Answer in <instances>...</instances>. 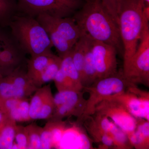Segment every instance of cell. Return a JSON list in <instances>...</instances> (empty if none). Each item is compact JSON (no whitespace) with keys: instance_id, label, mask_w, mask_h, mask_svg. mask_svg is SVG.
Wrapping results in <instances>:
<instances>
[{"instance_id":"83f0119b","label":"cell","mask_w":149,"mask_h":149,"mask_svg":"<svg viewBox=\"0 0 149 149\" xmlns=\"http://www.w3.org/2000/svg\"><path fill=\"white\" fill-rule=\"evenodd\" d=\"M15 141L13 148L27 149L28 145V136L25 126L17 125L15 128Z\"/></svg>"},{"instance_id":"4fadbf2b","label":"cell","mask_w":149,"mask_h":149,"mask_svg":"<svg viewBox=\"0 0 149 149\" xmlns=\"http://www.w3.org/2000/svg\"><path fill=\"white\" fill-rule=\"evenodd\" d=\"M54 96L51 85L37 88L29 102V114L31 120L47 119L52 117L54 110Z\"/></svg>"},{"instance_id":"f546056e","label":"cell","mask_w":149,"mask_h":149,"mask_svg":"<svg viewBox=\"0 0 149 149\" xmlns=\"http://www.w3.org/2000/svg\"><path fill=\"white\" fill-rule=\"evenodd\" d=\"M15 40L8 27H0V54Z\"/></svg>"},{"instance_id":"4dcf8cb0","label":"cell","mask_w":149,"mask_h":149,"mask_svg":"<svg viewBox=\"0 0 149 149\" xmlns=\"http://www.w3.org/2000/svg\"><path fill=\"white\" fill-rule=\"evenodd\" d=\"M144 6H149V0H142Z\"/></svg>"},{"instance_id":"d4e9b609","label":"cell","mask_w":149,"mask_h":149,"mask_svg":"<svg viewBox=\"0 0 149 149\" xmlns=\"http://www.w3.org/2000/svg\"><path fill=\"white\" fill-rule=\"evenodd\" d=\"M28 136V149H41V133L42 127L35 123L25 126Z\"/></svg>"},{"instance_id":"9a60e30c","label":"cell","mask_w":149,"mask_h":149,"mask_svg":"<svg viewBox=\"0 0 149 149\" xmlns=\"http://www.w3.org/2000/svg\"><path fill=\"white\" fill-rule=\"evenodd\" d=\"M29 102L28 98L0 97V111L4 115L16 122L31 121L29 114Z\"/></svg>"},{"instance_id":"3957f363","label":"cell","mask_w":149,"mask_h":149,"mask_svg":"<svg viewBox=\"0 0 149 149\" xmlns=\"http://www.w3.org/2000/svg\"><path fill=\"white\" fill-rule=\"evenodd\" d=\"M8 27L20 47L31 57L52 52L49 37L36 17L17 13Z\"/></svg>"},{"instance_id":"603a6c76","label":"cell","mask_w":149,"mask_h":149,"mask_svg":"<svg viewBox=\"0 0 149 149\" xmlns=\"http://www.w3.org/2000/svg\"><path fill=\"white\" fill-rule=\"evenodd\" d=\"M61 59V69L66 77L76 86L78 91H83V87L81 83L80 75L72 61L71 51Z\"/></svg>"},{"instance_id":"e0dca14e","label":"cell","mask_w":149,"mask_h":149,"mask_svg":"<svg viewBox=\"0 0 149 149\" xmlns=\"http://www.w3.org/2000/svg\"><path fill=\"white\" fill-rule=\"evenodd\" d=\"M26 54L15 40L0 54V70L7 74L22 66L27 61Z\"/></svg>"},{"instance_id":"484cf974","label":"cell","mask_w":149,"mask_h":149,"mask_svg":"<svg viewBox=\"0 0 149 149\" xmlns=\"http://www.w3.org/2000/svg\"><path fill=\"white\" fill-rule=\"evenodd\" d=\"M62 59L58 56L55 58L48 65L40 78L39 88L50 81L53 80L61 66Z\"/></svg>"},{"instance_id":"9c48e42d","label":"cell","mask_w":149,"mask_h":149,"mask_svg":"<svg viewBox=\"0 0 149 149\" xmlns=\"http://www.w3.org/2000/svg\"><path fill=\"white\" fill-rule=\"evenodd\" d=\"M84 91H68L58 92L54 97L55 108L50 119L63 120L74 116L79 119L86 106L87 100L84 97Z\"/></svg>"},{"instance_id":"1f68e13d","label":"cell","mask_w":149,"mask_h":149,"mask_svg":"<svg viewBox=\"0 0 149 149\" xmlns=\"http://www.w3.org/2000/svg\"><path fill=\"white\" fill-rule=\"evenodd\" d=\"M4 115L0 111V123L2 120L3 118Z\"/></svg>"},{"instance_id":"2e32d148","label":"cell","mask_w":149,"mask_h":149,"mask_svg":"<svg viewBox=\"0 0 149 149\" xmlns=\"http://www.w3.org/2000/svg\"><path fill=\"white\" fill-rule=\"evenodd\" d=\"M66 128V122L63 120L49 119L41 133V149L58 147Z\"/></svg>"},{"instance_id":"ba28073f","label":"cell","mask_w":149,"mask_h":149,"mask_svg":"<svg viewBox=\"0 0 149 149\" xmlns=\"http://www.w3.org/2000/svg\"><path fill=\"white\" fill-rule=\"evenodd\" d=\"M37 88L22 66L0 77V97L2 98H28Z\"/></svg>"},{"instance_id":"d6a6232c","label":"cell","mask_w":149,"mask_h":149,"mask_svg":"<svg viewBox=\"0 0 149 149\" xmlns=\"http://www.w3.org/2000/svg\"><path fill=\"white\" fill-rule=\"evenodd\" d=\"M3 73L2 72H1V71L0 70V77H1L3 75H4Z\"/></svg>"},{"instance_id":"ffe728a7","label":"cell","mask_w":149,"mask_h":149,"mask_svg":"<svg viewBox=\"0 0 149 149\" xmlns=\"http://www.w3.org/2000/svg\"><path fill=\"white\" fill-rule=\"evenodd\" d=\"M128 137L133 148L149 149V121L143 118H137L136 129Z\"/></svg>"},{"instance_id":"4316f807","label":"cell","mask_w":149,"mask_h":149,"mask_svg":"<svg viewBox=\"0 0 149 149\" xmlns=\"http://www.w3.org/2000/svg\"><path fill=\"white\" fill-rule=\"evenodd\" d=\"M53 80L58 92L68 91H79L71 80L66 77L61 68Z\"/></svg>"},{"instance_id":"6da1fadb","label":"cell","mask_w":149,"mask_h":149,"mask_svg":"<svg viewBox=\"0 0 149 149\" xmlns=\"http://www.w3.org/2000/svg\"><path fill=\"white\" fill-rule=\"evenodd\" d=\"M72 17L81 34L123 52L118 24L103 5L101 0H85Z\"/></svg>"},{"instance_id":"7402d4cb","label":"cell","mask_w":149,"mask_h":149,"mask_svg":"<svg viewBox=\"0 0 149 149\" xmlns=\"http://www.w3.org/2000/svg\"><path fill=\"white\" fill-rule=\"evenodd\" d=\"M93 42L88 48L84 60L81 78L83 88L90 87L98 80L92 53Z\"/></svg>"},{"instance_id":"52a82bcc","label":"cell","mask_w":149,"mask_h":149,"mask_svg":"<svg viewBox=\"0 0 149 149\" xmlns=\"http://www.w3.org/2000/svg\"><path fill=\"white\" fill-rule=\"evenodd\" d=\"M128 81L149 87V25H145L135 54L128 66L123 70Z\"/></svg>"},{"instance_id":"30bf717a","label":"cell","mask_w":149,"mask_h":149,"mask_svg":"<svg viewBox=\"0 0 149 149\" xmlns=\"http://www.w3.org/2000/svg\"><path fill=\"white\" fill-rule=\"evenodd\" d=\"M95 113L111 118L127 136L136 129L137 118L133 116L122 104L114 99L108 98L98 104Z\"/></svg>"},{"instance_id":"8fae6325","label":"cell","mask_w":149,"mask_h":149,"mask_svg":"<svg viewBox=\"0 0 149 149\" xmlns=\"http://www.w3.org/2000/svg\"><path fill=\"white\" fill-rule=\"evenodd\" d=\"M117 52L113 46L93 40L92 53L98 80L114 75L118 72Z\"/></svg>"},{"instance_id":"277c9868","label":"cell","mask_w":149,"mask_h":149,"mask_svg":"<svg viewBox=\"0 0 149 149\" xmlns=\"http://www.w3.org/2000/svg\"><path fill=\"white\" fill-rule=\"evenodd\" d=\"M36 18L45 29L60 57L62 58L71 52L81 35L72 17H59L42 14Z\"/></svg>"},{"instance_id":"8992f818","label":"cell","mask_w":149,"mask_h":149,"mask_svg":"<svg viewBox=\"0 0 149 149\" xmlns=\"http://www.w3.org/2000/svg\"><path fill=\"white\" fill-rule=\"evenodd\" d=\"M18 13L36 17L42 14L56 17H72L84 0H16Z\"/></svg>"},{"instance_id":"5b68a950","label":"cell","mask_w":149,"mask_h":149,"mask_svg":"<svg viewBox=\"0 0 149 149\" xmlns=\"http://www.w3.org/2000/svg\"><path fill=\"white\" fill-rule=\"evenodd\" d=\"M133 85H136L126 79L122 70L114 75L99 79L90 87L83 88L84 92L89 93V98L83 115L76 122L83 124L86 118L95 113L98 104L111 96L125 92Z\"/></svg>"},{"instance_id":"5bb4252c","label":"cell","mask_w":149,"mask_h":149,"mask_svg":"<svg viewBox=\"0 0 149 149\" xmlns=\"http://www.w3.org/2000/svg\"><path fill=\"white\" fill-rule=\"evenodd\" d=\"M90 116L97 126L111 137L115 149L133 148L127 135L108 118L97 113Z\"/></svg>"},{"instance_id":"7c38bea8","label":"cell","mask_w":149,"mask_h":149,"mask_svg":"<svg viewBox=\"0 0 149 149\" xmlns=\"http://www.w3.org/2000/svg\"><path fill=\"white\" fill-rule=\"evenodd\" d=\"M130 91L125 92L110 97L122 104L136 118L149 121V93L143 91L138 86L132 87Z\"/></svg>"},{"instance_id":"836d02e7","label":"cell","mask_w":149,"mask_h":149,"mask_svg":"<svg viewBox=\"0 0 149 149\" xmlns=\"http://www.w3.org/2000/svg\"><path fill=\"white\" fill-rule=\"evenodd\" d=\"M84 1H85V0H84Z\"/></svg>"},{"instance_id":"d6986e66","label":"cell","mask_w":149,"mask_h":149,"mask_svg":"<svg viewBox=\"0 0 149 149\" xmlns=\"http://www.w3.org/2000/svg\"><path fill=\"white\" fill-rule=\"evenodd\" d=\"M83 124L92 138L93 141L98 144L99 149H114V143L111 137L97 126L91 116L86 118Z\"/></svg>"},{"instance_id":"44dd1931","label":"cell","mask_w":149,"mask_h":149,"mask_svg":"<svg viewBox=\"0 0 149 149\" xmlns=\"http://www.w3.org/2000/svg\"><path fill=\"white\" fill-rule=\"evenodd\" d=\"M17 125L15 120L4 115L0 123V149L13 148Z\"/></svg>"},{"instance_id":"7a4b0ae2","label":"cell","mask_w":149,"mask_h":149,"mask_svg":"<svg viewBox=\"0 0 149 149\" xmlns=\"http://www.w3.org/2000/svg\"><path fill=\"white\" fill-rule=\"evenodd\" d=\"M142 0H122L118 14V26L123 53V69L137 49L145 25L149 20L143 15Z\"/></svg>"},{"instance_id":"cb8c5ba5","label":"cell","mask_w":149,"mask_h":149,"mask_svg":"<svg viewBox=\"0 0 149 149\" xmlns=\"http://www.w3.org/2000/svg\"><path fill=\"white\" fill-rule=\"evenodd\" d=\"M17 13L16 0H0V27H8L12 19Z\"/></svg>"},{"instance_id":"ac0fdd59","label":"cell","mask_w":149,"mask_h":149,"mask_svg":"<svg viewBox=\"0 0 149 149\" xmlns=\"http://www.w3.org/2000/svg\"><path fill=\"white\" fill-rule=\"evenodd\" d=\"M52 52L31 57L27 61V73L33 83L39 88L40 77L56 56Z\"/></svg>"},{"instance_id":"f1b7e54d","label":"cell","mask_w":149,"mask_h":149,"mask_svg":"<svg viewBox=\"0 0 149 149\" xmlns=\"http://www.w3.org/2000/svg\"><path fill=\"white\" fill-rule=\"evenodd\" d=\"M103 5L118 24V14L122 0H101Z\"/></svg>"}]
</instances>
